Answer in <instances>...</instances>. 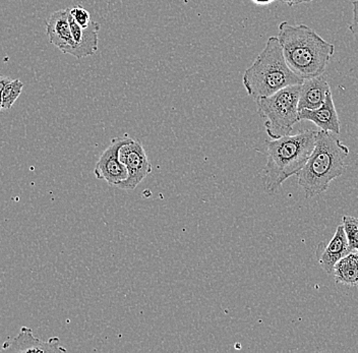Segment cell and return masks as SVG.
<instances>
[{"instance_id":"ffe728a7","label":"cell","mask_w":358,"mask_h":353,"mask_svg":"<svg viewBox=\"0 0 358 353\" xmlns=\"http://www.w3.org/2000/svg\"><path fill=\"white\" fill-rule=\"evenodd\" d=\"M282 3L287 4V6H293L296 3L297 0H279Z\"/></svg>"},{"instance_id":"9a60e30c","label":"cell","mask_w":358,"mask_h":353,"mask_svg":"<svg viewBox=\"0 0 358 353\" xmlns=\"http://www.w3.org/2000/svg\"><path fill=\"white\" fill-rule=\"evenodd\" d=\"M24 84L20 80H11L1 93L2 110H10L21 96Z\"/></svg>"},{"instance_id":"6da1fadb","label":"cell","mask_w":358,"mask_h":353,"mask_svg":"<svg viewBox=\"0 0 358 353\" xmlns=\"http://www.w3.org/2000/svg\"><path fill=\"white\" fill-rule=\"evenodd\" d=\"M278 37L289 68L302 80L319 77L334 57L335 45L306 24H279Z\"/></svg>"},{"instance_id":"8992f818","label":"cell","mask_w":358,"mask_h":353,"mask_svg":"<svg viewBox=\"0 0 358 353\" xmlns=\"http://www.w3.org/2000/svg\"><path fill=\"white\" fill-rule=\"evenodd\" d=\"M120 158L127 168L129 176L118 185L117 189L133 191L151 173V162L142 143L134 138H131L129 143L120 148Z\"/></svg>"},{"instance_id":"52a82bcc","label":"cell","mask_w":358,"mask_h":353,"mask_svg":"<svg viewBox=\"0 0 358 353\" xmlns=\"http://www.w3.org/2000/svg\"><path fill=\"white\" fill-rule=\"evenodd\" d=\"M131 138L129 136H124L111 141L110 145L101 154L99 160L96 163L94 174L97 180H105L108 185L113 187H117L127 180L129 173L120 161V151L123 145L129 143Z\"/></svg>"},{"instance_id":"9c48e42d","label":"cell","mask_w":358,"mask_h":353,"mask_svg":"<svg viewBox=\"0 0 358 353\" xmlns=\"http://www.w3.org/2000/svg\"><path fill=\"white\" fill-rule=\"evenodd\" d=\"M46 34L49 42L57 47L62 53L71 55L75 57L77 44L71 34V24L69 21V8L53 13L45 21Z\"/></svg>"},{"instance_id":"5b68a950","label":"cell","mask_w":358,"mask_h":353,"mask_svg":"<svg viewBox=\"0 0 358 353\" xmlns=\"http://www.w3.org/2000/svg\"><path fill=\"white\" fill-rule=\"evenodd\" d=\"M301 87V85H292L273 95L256 100L257 113L265 118L266 131L273 140L289 136L295 124L301 122L299 117Z\"/></svg>"},{"instance_id":"ba28073f","label":"cell","mask_w":358,"mask_h":353,"mask_svg":"<svg viewBox=\"0 0 358 353\" xmlns=\"http://www.w3.org/2000/svg\"><path fill=\"white\" fill-rule=\"evenodd\" d=\"M19 352V353H62L66 352V348L62 345L60 339L52 337L47 341L41 340L34 336L31 328L22 327L17 336L8 338L2 344L0 352Z\"/></svg>"},{"instance_id":"4fadbf2b","label":"cell","mask_w":358,"mask_h":353,"mask_svg":"<svg viewBox=\"0 0 358 353\" xmlns=\"http://www.w3.org/2000/svg\"><path fill=\"white\" fill-rule=\"evenodd\" d=\"M329 91H331L330 85L323 75L303 80L299 93V110L319 108L326 100Z\"/></svg>"},{"instance_id":"d6986e66","label":"cell","mask_w":358,"mask_h":353,"mask_svg":"<svg viewBox=\"0 0 358 353\" xmlns=\"http://www.w3.org/2000/svg\"><path fill=\"white\" fill-rule=\"evenodd\" d=\"M252 1L256 4H259V6H268V4L273 3L276 0H252Z\"/></svg>"},{"instance_id":"5bb4252c","label":"cell","mask_w":358,"mask_h":353,"mask_svg":"<svg viewBox=\"0 0 358 353\" xmlns=\"http://www.w3.org/2000/svg\"><path fill=\"white\" fill-rule=\"evenodd\" d=\"M336 284L355 287L358 286V252H351L334 267Z\"/></svg>"},{"instance_id":"ac0fdd59","label":"cell","mask_w":358,"mask_h":353,"mask_svg":"<svg viewBox=\"0 0 358 353\" xmlns=\"http://www.w3.org/2000/svg\"><path fill=\"white\" fill-rule=\"evenodd\" d=\"M353 8L352 23L349 24V31L358 38V0L351 2Z\"/></svg>"},{"instance_id":"2e32d148","label":"cell","mask_w":358,"mask_h":353,"mask_svg":"<svg viewBox=\"0 0 358 353\" xmlns=\"http://www.w3.org/2000/svg\"><path fill=\"white\" fill-rule=\"evenodd\" d=\"M342 224L348 240L351 251L358 252V218L353 216H343Z\"/></svg>"},{"instance_id":"e0dca14e","label":"cell","mask_w":358,"mask_h":353,"mask_svg":"<svg viewBox=\"0 0 358 353\" xmlns=\"http://www.w3.org/2000/svg\"><path fill=\"white\" fill-rule=\"evenodd\" d=\"M69 13H71L73 19L75 20L76 23L80 24L83 28H87L91 24V15L86 8H83L82 6H76L73 8H69Z\"/></svg>"},{"instance_id":"3957f363","label":"cell","mask_w":358,"mask_h":353,"mask_svg":"<svg viewBox=\"0 0 358 353\" xmlns=\"http://www.w3.org/2000/svg\"><path fill=\"white\" fill-rule=\"evenodd\" d=\"M349 152L348 147L342 144L333 133L317 131L313 153L297 173V182L306 199L328 191L330 183L344 173Z\"/></svg>"},{"instance_id":"7402d4cb","label":"cell","mask_w":358,"mask_h":353,"mask_svg":"<svg viewBox=\"0 0 358 353\" xmlns=\"http://www.w3.org/2000/svg\"><path fill=\"white\" fill-rule=\"evenodd\" d=\"M2 111L1 93H0V113Z\"/></svg>"},{"instance_id":"7a4b0ae2","label":"cell","mask_w":358,"mask_h":353,"mask_svg":"<svg viewBox=\"0 0 358 353\" xmlns=\"http://www.w3.org/2000/svg\"><path fill=\"white\" fill-rule=\"evenodd\" d=\"M317 131L306 129L268 141L267 164L263 171L266 193L276 194L283 182L303 168L315 148Z\"/></svg>"},{"instance_id":"30bf717a","label":"cell","mask_w":358,"mask_h":353,"mask_svg":"<svg viewBox=\"0 0 358 353\" xmlns=\"http://www.w3.org/2000/svg\"><path fill=\"white\" fill-rule=\"evenodd\" d=\"M348 240L344 230L343 224L339 225L336 229L334 236L330 243H321L317 245L315 256L317 264L327 274H332L336 264L342 258L350 254Z\"/></svg>"},{"instance_id":"7c38bea8","label":"cell","mask_w":358,"mask_h":353,"mask_svg":"<svg viewBox=\"0 0 358 353\" xmlns=\"http://www.w3.org/2000/svg\"><path fill=\"white\" fill-rule=\"evenodd\" d=\"M69 24H71V34H73V40L77 44L75 57L78 59H82V58L92 57V55H95L98 50V42H99L98 33L100 30V24L97 22H92L89 27L83 28L80 24L76 23L75 20L69 13Z\"/></svg>"},{"instance_id":"44dd1931","label":"cell","mask_w":358,"mask_h":353,"mask_svg":"<svg viewBox=\"0 0 358 353\" xmlns=\"http://www.w3.org/2000/svg\"><path fill=\"white\" fill-rule=\"evenodd\" d=\"M313 1H315V0H297L296 3H295V6H296V4L306 3V2Z\"/></svg>"},{"instance_id":"8fae6325","label":"cell","mask_w":358,"mask_h":353,"mask_svg":"<svg viewBox=\"0 0 358 353\" xmlns=\"http://www.w3.org/2000/svg\"><path fill=\"white\" fill-rule=\"evenodd\" d=\"M299 120L312 122L321 131L339 135L341 133L339 116L333 99L332 92L327 94L326 100L321 107L317 109H301L299 113Z\"/></svg>"},{"instance_id":"277c9868","label":"cell","mask_w":358,"mask_h":353,"mask_svg":"<svg viewBox=\"0 0 358 353\" xmlns=\"http://www.w3.org/2000/svg\"><path fill=\"white\" fill-rule=\"evenodd\" d=\"M243 82L248 95L257 100L273 95L286 87L301 85L303 80L289 68L278 37L272 36L254 64L246 69Z\"/></svg>"}]
</instances>
